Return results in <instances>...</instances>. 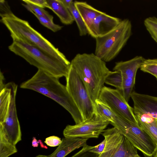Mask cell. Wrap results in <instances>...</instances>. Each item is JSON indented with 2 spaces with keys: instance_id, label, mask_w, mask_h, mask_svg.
<instances>
[{
  "instance_id": "obj_5",
  "label": "cell",
  "mask_w": 157,
  "mask_h": 157,
  "mask_svg": "<svg viewBox=\"0 0 157 157\" xmlns=\"http://www.w3.org/2000/svg\"><path fill=\"white\" fill-rule=\"evenodd\" d=\"M132 33L131 21L122 20L120 24L107 34L96 38L94 54L105 62L113 60L126 44Z\"/></svg>"
},
{
  "instance_id": "obj_34",
  "label": "cell",
  "mask_w": 157,
  "mask_h": 157,
  "mask_svg": "<svg viewBox=\"0 0 157 157\" xmlns=\"http://www.w3.org/2000/svg\"><path fill=\"white\" fill-rule=\"evenodd\" d=\"M38 144V140H37L36 137H33L32 142V146L34 147H37L39 145Z\"/></svg>"
},
{
  "instance_id": "obj_4",
  "label": "cell",
  "mask_w": 157,
  "mask_h": 157,
  "mask_svg": "<svg viewBox=\"0 0 157 157\" xmlns=\"http://www.w3.org/2000/svg\"><path fill=\"white\" fill-rule=\"evenodd\" d=\"M9 49L31 65L58 78L67 77L71 64L61 62L40 49L19 40H13Z\"/></svg>"
},
{
  "instance_id": "obj_15",
  "label": "cell",
  "mask_w": 157,
  "mask_h": 157,
  "mask_svg": "<svg viewBox=\"0 0 157 157\" xmlns=\"http://www.w3.org/2000/svg\"><path fill=\"white\" fill-rule=\"evenodd\" d=\"M88 139L64 137L60 144L51 154L47 157H65L68 154L80 147L87 145Z\"/></svg>"
},
{
  "instance_id": "obj_13",
  "label": "cell",
  "mask_w": 157,
  "mask_h": 157,
  "mask_svg": "<svg viewBox=\"0 0 157 157\" xmlns=\"http://www.w3.org/2000/svg\"><path fill=\"white\" fill-rule=\"evenodd\" d=\"M121 21L103 12L95 17L87 28L88 34L95 39L102 36L117 27Z\"/></svg>"
},
{
  "instance_id": "obj_32",
  "label": "cell",
  "mask_w": 157,
  "mask_h": 157,
  "mask_svg": "<svg viewBox=\"0 0 157 157\" xmlns=\"http://www.w3.org/2000/svg\"><path fill=\"white\" fill-rule=\"evenodd\" d=\"M4 78L3 74L1 71L0 74V91L5 87V84H4Z\"/></svg>"
},
{
  "instance_id": "obj_31",
  "label": "cell",
  "mask_w": 157,
  "mask_h": 157,
  "mask_svg": "<svg viewBox=\"0 0 157 157\" xmlns=\"http://www.w3.org/2000/svg\"><path fill=\"white\" fill-rule=\"evenodd\" d=\"M0 13L1 16L9 13L11 12L10 7L8 3L5 1L1 0L0 1Z\"/></svg>"
},
{
  "instance_id": "obj_3",
  "label": "cell",
  "mask_w": 157,
  "mask_h": 157,
  "mask_svg": "<svg viewBox=\"0 0 157 157\" xmlns=\"http://www.w3.org/2000/svg\"><path fill=\"white\" fill-rule=\"evenodd\" d=\"M0 16L1 21L9 31L13 40H20L40 49L61 62L71 64L64 54L34 29L28 21L17 17L12 12Z\"/></svg>"
},
{
  "instance_id": "obj_21",
  "label": "cell",
  "mask_w": 157,
  "mask_h": 157,
  "mask_svg": "<svg viewBox=\"0 0 157 157\" xmlns=\"http://www.w3.org/2000/svg\"><path fill=\"white\" fill-rule=\"evenodd\" d=\"M74 21H75L78 29L79 35L84 36L88 34L86 26L82 18L75 6L74 3L68 8Z\"/></svg>"
},
{
  "instance_id": "obj_25",
  "label": "cell",
  "mask_w": 157,
  "mask_h": 157,
  "mask_svg": "<svg viewBox=\"0 0 157 157\" xmlns=\"http://www.w3.org/2000/svg\"><path fill=\"white\" fill-rule=\"evenodd\" d=\"M22 5L27 10L33 14L45 17L53 21V16L43 8L30 3L22 4Z\"/></svg>"
},
{
  "instance_id": "obj_23",
  "label": "cell",
  "mask_w": 157,
  "mask_h": 157,
  "mask_svg": "<svg viewBox=\"0 0 157 157\" xmlns=\"http://www.w3.org/2000/svg\"><path fill=\"white\" fill-rule=\"evenodd\" d=\"M144 25L151 37L157 43V18L150 17L146 18Z\"/></svg>"
},
{
  "instance_id": "obj_17",
  "label": "cell",
  "mask_w": 157,
  "mask_h": 157,
  "mask_svg": "<svg viewBox=\"0 0 157 157\" xmlns=\"http://www.w3.org/2000/svg\"><path fill=\"white\" fill-rule=\"evenodd\" d=\"M140 126L153 139L157 144V120L148 114L134 112Z\"/></svg>"
},
{
  "instance_id": "obj_12",
  "label": "cell",
  "mask_w": 157,
  "mask_h": 157,
  "mask_svg": "<svg viewBox=\"0 0 157 157\" xmlns=\"http://www.w3.org/2000/svg\"><path fill=\"white\" fill-rule=\"evenodd\" d=\"M145 59L142 56H137L127 61L116 62L113 69L114 71L121 72L122 79V93L128 102L133 92L137 71Z\"/></svg>"
},
{
  "instance_id": "obj_8",
  "label": "cell",
  "mask_w": 157,
  "mask_h": 157,
  "mask_svg": "<svg viewBox=\"0 0 157 157\" xmlns=\"http://www.w3.org/2000/svg\"><path fill=\"white\" fill-rule=\"evenodd\" d=\"M106 140L102 153L95 157H136L137 149L115 127L105 130L101 133Z\"/></svg>"
},
{
  "instance_id": "obj_33",
  "label": "cell",
  "mask_w": 157,
  "mask_h": 157,
  "mask_svg": "<svg viewBox=\"0 0 157 157\" xmlns=\"http://www.w3.org/2000/svg\"><path fill=\"white\" fill-rule=\"evenodd\" d=\"M60 0L63 4L68 8L74 3L73 1L72 0Z\"/></svg>"
},
{
  "instance_id": "obj_18",
  "label": "cell",
  "mask_w": 157,
  "mask_h": 157,
  "mask_svg": "<svg viewBox=\"0 0 157 157\" xmlns=\"http://www.w3.org/2000/svg\"><path fill=\"white\" fill-rule=\"evenodd\" d=\"M47 1L48 8L58 16L62 23L66 25H71L73 23L74 21L71 13L60 0Z\"/></svg>"
},
{
  "instance_id": "obj_37",
  "label": "cell",
  "mask_w": 157,
  "mask_h": 157,
  "mask_svg": "<svg viewBox=\"0 0 157 157\" xmlns=\"http://www.w3.org/2000/svg\"><path fill=\"white\" fill-rule=\"evenodd\" d=\"M47 156L45 155H39L35 157H47Z\"/></svg>"
},
{
  "instance_id": "obj_24",
  "label": "cell",
  "mask_w": 157,
  "mask_h": 157,
  "mask_svg": "<svg viewBox=\"0 0 157 157\" xmlns=\"http://www.w3.org/2000/svg\"><path fill=\"white\" fill-rule=\"evenodd\" d=\"M140 69L154 76L157 80V59H145Z\"/></svg>"
},
{
  "instance_id": "obj_22",
  "label": "cell",
  "mask_w": 157,
  "mask_h": 157,
  "mask_svg": "<svg viewBox=\"0 0 157 157\" xmlns=\"http://www.w3.org/2000/svg\"><path fill=\"white\" fill-rule=\"evenodd\" d=\"M105 83L115 87L122 92V79L121 72L118 71H114L106 78Z\"/></svg>"
},
{
  "instance_id": "obj_11",
  "label": "cell",
  "mask_w": 157,
  "mask_h": 157,
  "mask_svg": "<svg viewBox=\"0 0 157 157\" xmlns=\"http://www.w3.org/2000/svg\"><path fill=\"white\" fill-rule=\"evenodd\" d=\"M7 83L11 90V102L6 118L3 122L0 123V129L9 141L16 145L21 140L22 136L16 105L17 86L13 82Z\"/></svg>"
},
{
  "instance_id": "obj_20",
  "label": "cell",
  "mask_w": 157,
  "mask_h": 157,
  "mask_svg": "<svg viewBox=\"0 0 157 157\" xmlns=\"http://www.w3.org/2000/svg\"><path fill=\"white\" fill-rule=\"evenodd\" d=\"M17 151L16 145L10 142L0 129V157H8Z\"/></svg>"
},
{
  "instance_id": "obj_30",
  "label": "cell",
  "mask_w": 157,
  "mask_h": 157,
  "mask_svg": "<svg viewBox=\"0 0 157 157\" xmlns=\"http://www.w3.org/2000/svg\"><path fill=\"white\" fill-rule=\"evenodd\" d=\"M106 143V140H104L99 144L94 146L92 149L90 150L89 151L93 153L99 155L101 154L105 148Z\"/></svg>"
},
{
  "instance_id": "obj_26",
  "label": "cell",
  "mask_w": 157,
  "mask_h": 157,
  "mask_svg": "<svg viewBox=\"0 0 157 157\" xmlns=\"http://www.w3.org/2000/svg\"><path fill=\"white\" fill-rule=\"evenodd\" d=\"M33 14L42 25L52 31L56 32L62 29V26L55 24L53 21H51L45 17L39 16L35 14Z\"/></svg>"
},
{
  "instance_id": "obj_38",
  "label": "cell",
  "mask_w": 157,
  "mask_h": 157,
  "mask_svg": "<svg viewBox=\"0 0 157 157\" xmlns=\"http://www.w3.org/2000/svg\"><path fill=\"white\" fill-rule=\"evenodd\" d=\"M136 157H141L139 155H138V156H137Z\"/></svg>"
},
{
  "instance_id": "obj_35",
  "label": "cell",
  "mask_w": 157,
  "mask_h": 157,
  "mask_svg": "<svg viewBox=\"0 0 157 157\" xmlns=\"http://www.w3.org/2000/svg\"><path fill=\"white\" fill-rule=\"evenodd\" d=\"M38 141L39 143L40 144V147L41 148H45V149H47L48 148L46 146L44 145L43 144V142H42V140H38Z\"/></svg>"
},
{
  "instance_id": "obj_29",
  "label": "cell",
  "mask_w": 157,
  "mask_h": 157,
  "mask_svg": "<svg viewBox=\"0 0 157 157\" xmlns=\"http://www.w3.org/2000/svg\"><path fill=\"white\" fill-rule=\"evenodd\" d=\"M25 3H30L42 8H49L47 0H23L22 1Z\"/></svg>"
},
{
  "instance_id": "obj_27",
  "label": "cell",
  "mask_w": 157,
  "mask_h": 157,
  "mask_svg": "<svg viewBox=\"0 0 157 157\" xmlns=\"http://www.w3.org/2000/svg\"><path fill=\"white\" fill-rule=\"evenodd\" d=\"M94 147L87 144L71 157H95L97 154L89 151Z\"/></svg>"
},
{
  "instance_id": "obj_19",
  "label": "cell",
  "mask_w": 157,
  "mask_h": 157,
  "mask_svg": "<svg viewBox=\"0 0 157 157\" xmlns=\"http://www.w3.org/2000/svg\"><path fill=\"white\" fill-rule=\"evenodd\" d=\"M0 92V123H2L6 118L11 102V90L8 83Z\"/></svg>"
},
{
  "instance_id": "obj_9",
  "label": "cell",
  "mask_w": 157,
  "mask_h": 157,
  "mask_svg": "<svg viewBox=\"0 0 157 157\" xmlns=\"http://www.w3.org/2000/svg\"><path fill=\"white\" fill-rule=\"evenodd\" d=\"M110 122L94 114L90 119L74 125H67L63 130L64 137L84 139L98 138Z\"/></svg>"
},
{
  "instance_id": "obj_10",
  "label": "cell",
  "mask_w": 157,
  "mask_h": 157,
  "mask_svg": "<svg viewBox=\"0 0 157 157\" xmlns=\"http://www.w3.org/2000/svg\"><path fill=\"white\" fill-rule=\"evenodd\" d=\"M98 99L116 114L139 124L133 108L128 104L121 91L104 86Z\"/></svg>"
},
{
  "instance_id": "obj_28",
  "label": "cell",
  "mask_w": 157,
  "mask_h": 157,
  "mask_svg": "<svg viewBox=\"0 0 157 157\" xmlns=\"http://www.w3.org/2000/svg\"><path fill=\"white\" fill-rule=\"evenodd\" d=\"M62 140L59 137L56 136H51L46 138L44 143L51 147L59 146L61 143Z\"/></svg>"
},
{
  "instance_id": "obj_2",
  "label": "cell",
  "mask_w": 157,
  "mask_h": 157,
  "mask_svg": "<svg viewBox=\"0 0 157 157\" xmlns=\"http://www.w3.org/2000/svg\"><path fill=\"white\" fill-rule=\"evenodd\" d=\"M94 105L104 86L106 78L111 72L106 62L94 53L76 54L71 62Z\"/></svg>"
},
{
  "instance_id": "obj_36",
  "label": "cell",
  "mask_w": 157,
  "mask_h": 157,
  "mask_svg": "<svg viewBox=\"0 0 157 157\" xmlns=\"http://www.w3.org/2000/svg\"><path fill=\"white\" fill-rule=\"evenodd\" d=\"M152 156L153 157H157V148Z\"/></svg>"
},
{
  "instance_id": "obj_6",
  "label": "cell",
  "mask_w": 157,
  "mask_h": 157,
  "mask_svg": "<svg viewBox=\"0 0 157 157\" xmlns=\"http://www.w3.org/2000/svg\"><path fill=\"white\" fill-rule=\"evenodd\" d=\"M110 124L144 154L148 156L153 155L157 144L139 124L116 113L110 121Z\"/></svg>"
},
{
  "instance_id": "obj_1",
  "label": "cell",
  "mask_w": 157,
  "mask_h": 157,
  "mask_svg": "<svg viewBox=\"0 0 157 157\" xmlns=\"http://www.w3.org/2000/svg\"><path fill=\"white\" fill-rule=\"evenodd\" d=\"M58 78L38 70L30 78L22 82L20 87L32 90L57 102L71 115L75 124L83 122L81 113L67 90Z\"/></svg>"
},
{
  "instance_id": "obj_16",
  "label": "cell",
  "mask_w": 157,
  "mask_h": 157,
  "mask_svg": "<svg viewBox=\"0 0 157 157\" xmlns=\"http://www.w3.org/2000/svg\"><path fill=\"white\" fill-rule=\"evenodd\" d=\"M74 3L82 18L87 29L95 17L103 12L85 2L75 1L74 2Z\"/></svg>"
},
{
  "instance_id": "obj_7",
  "label": "cell",
  "mask_w": 157,
  "mask_h": 157,
  "mask_svg": "<svg viewBox=\"0 0 157 157\" xmlns=\"http://www.w3.org/2000/svg\"><path fill=\"white\" fill-rule=\"evenodd\" d=\"M66 78V86L80 112L83 121L91 119L95 114L94 105L83 82L71 65Z\"/></svg>"
},
{
  "instance_id": "obj_14",
  "label": "cell",
  "mask_w": 157,
  "mask_h": 157,
  "mask_svg": "<svg viewBox=\"0 0 157 157\" xmlns=\"http://www.w3.org/2000/svg\"><path fill=\"white\" fill-rule=\"evenodd\" d=\"M134 112L145 113L157 120V97L133 92Z\"/></svg>"
}]
</instances>
